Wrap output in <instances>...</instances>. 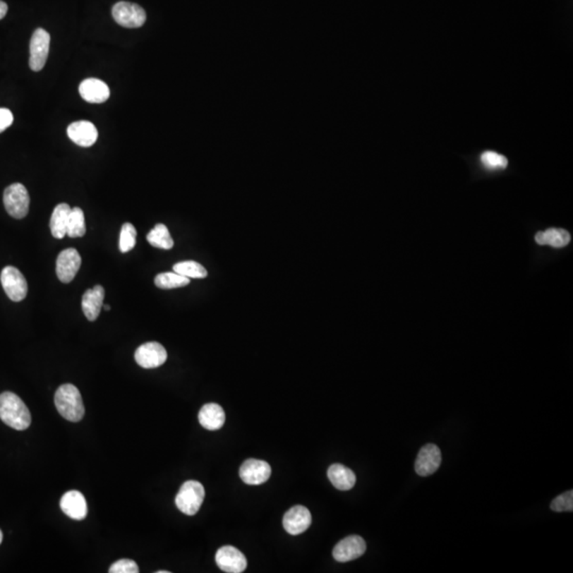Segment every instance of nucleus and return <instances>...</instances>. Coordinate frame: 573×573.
Listing matches in <instances>:
<instances>
[{"label":"nucleus","mask_w":573,"mask_h":573,"mask_svg":"<svg viewBox=\"0 0 573 573\" xmlns=\"http://www.w3.org/2000/svg\"><path fill=\"white\" fill-rule=\"evenodd\" d=\"M109 573H138V565L132 560H119L111 565Z\"/></svg>","instance_id":"obj_30"},{"label":"nucleus","mask_w":573,"mask_h":573,"mask_svg":"<svg viewBox=\"0 0 573 573\" xmlns=\"http://www.w3.org/2000/svg\"><path fill=\"white\" fill-rule=\"evenodd\" d=\"M86 233L85 218L81 208H71L67 224V236L71 238L83 237Z\"/></svg>","instance_id":"obj_25"},{"label":"nucleus","mask_w":573,"mask_h":573,"mask_svg":"<svg viewBox=\"0 0 573 573\" xmlns=\"http://www.w3.org/2000/svg\"><path fill=\"white\" fill-rule=\"evenodd\" d=\"M67 135L78 146L88 148L98 139V130L92 122L81 120L69 124Z\"/></svg>","instance_id":"obj_15"},{"label":"nucleus","mask_w":573,"mask_h":573,"mask_svg":"<svg viewBox=\"0 0 573 573\" xmlns=\"http://www.w3.org/2000/svg\"><path fill=\"white\" fill-rule=\"evenodd\" d=\"M328 479L334 488L340 490H349L355 486L356 475L344 465L334 464L328 469Z\"/></svg>","instance_id":"obj_20"},{"label":"nucleus","mask_w":573,"mask_h":573,"mask_svg":"<svg viewBox=\"0 0 573 573\" xmlns=\"http://www.w3.org/2000/svg\"><path fill=\"white\" fill-rule=\"evenodd\" d=\"M60 507L63 513L73 519L83 520L88 516V503L85 497L78 490L65 493L61 498Z\"/></svg>","instance_id":"obj_16"},{"label":"nucleus","mask_w":573,"mask_h":573,"mask_svg":"<svg viewBox=\"0 0 573 573\" xmlns=\"http://www.w3.org/2000/svg\"><path fill=\"white\" fill-rule=\"evenodd\" d=\"M13 114L10 109H0V133L7 130L13 123Z\"/></svg>","instance_id":"obj_31"},{"label":"nucleus","mask_w":573,"mask_h":573,"mask_svg":"<svg viewBox=\"0 0 573 573\" xmlns=\"http://www.w3.org/2000/svg\"><path fill=\"white\" fill-rule=\"evenodd\" d=\"M147 240L151 246L163 248V250H170L174 246V239H172L167 227L164 224L155 225V229L147 236Z\"/></svg>","instance_id":"obj_23"},{"label":"nucleus","mask_w":573,"mask_h":573,"mask_svg":"<svg viewBox=\"0 0 573 573\" xmlns=\"http://www.w3.org/2000/svg\"><path fill=\"white\" fill-rule=\"evenodd\" d=\"M480 161H481L482 165L488 170L505 169L509 164L505 155H499L495 151H485L482 153Z\"/></svg>","instance_id":"obj_28"},{"label":"nucleus","mask_w":573,"mask_h":573,"mask_svg":"<svg viewBox=\"0 0 573 573\" xmlns=\"http://www.w3.org/2000/svg\"><path fill=\"white\" fill-rule=\"evenodd\" d=\"M442 463V454L435 444H428L419 450L415 461V471L421 477H428L439 469Z\"/></svg>","instance_id":"obj_11"},{"label":"nucleus","mask_w":573,"mask_h":573,"mask_svg":"<svg viewBox=\"0 0 573 573\" xmlns=\"http://www.w3.org/2000/svg\"><path fill=\"white\" fill-rule=\"evenodd\" d=\"M82 259L76 248L62 251L56 259V275L64 284H68L77 275Z\"/></svg>","instance_id":"obj_13"},{"label":"nucleus","mask_w":573,"mask_h":573,"mask_svg":"<svg viewBox=\"0 0 573 573\" xmlns=\"http://www.w3.org/2000/svg\"><path fill=\"white\" fill-rule=\"evenodd\" d=\"M155 282L159 289H176L187 286L191 282V278L180 275L176 272H166L159 274L155 277Z\"/></svg>","instance_id":"obj_24"},{"label":"nucleus","mask_w":573,"mask_h":573,"mask_svg":"<svg viewBox=\"0 0 573 573\" xmlns=\"http://www.w3.org/2000/svg\"><path fill=\"white\" fill-rule=\"evenodd\" d=\"M271 466L265 461L248 459L239 469L242 481L248 485H259L265 483L271 477Z\"/></svg>","instance_id":"obj_12"},{"label":"nucleus","mask_w":573,"mask_h":573,"mask_svg":"<svg viewBox=\"0 0 573 573\" xmlns=\"http://www.w3.org/2000/svg\"><path fill=\"white\" fill-rule=\"evenodd\" d=\"M366 551V543L359 535H351L345 537L337 543L332 555L337 562H346L357 560Z\"/></svg>","instance_id":"obj_9"},{"label":"nucleus","mask_w":573,"mask_h":573,"mask_svg":"<svg viewBox=\"0 0 573 573\" xmlns=\"http://www.w3.org/2000/svg\"><path fill=\"white\" fill-rule=\"evenodd\" d=\"M4 534L3 531L0 530V543H3Z\"/></svg>","instance_id":"obj_33"},{"label":"nucleus","mask_w":573,"mask_h":573,"mask_svg":"<svg viewBox=\"0 0 573 573\" xmlns=\"http://www.w3.org/2000/svg\"><path fill=\"white\" fill-rule=\"evenodd\" d=\"M79 92L84 100L90 103H103L109 98V86L107 83L95 78L84 80L79 86Z\"/></svg>","instance_id":"obj_17"},{"label":"nucleus","mask_w":573,"mask_h":573,"mask_svg":"<svg viewBox=\"0 0 573 573\" xmlns=\"http://www.w3.org/2000/svg\"><path fill=\"white\" fill-rule=\"evenodd\" d=\"M216 562L221 570L227 573L243 572L248 566L246 556L233 545H224L217 551Z\"/></svg>","instance_id":"obj_10"},{"label":"nucleus","mask_w":573,"mask_h":573,"mask_svg":"<svg viewBox=\"0 0 573 573\" xmlns=\"http://www.w3.org/2000/svg\"><path fill=\"white\" fill-rule=\"evenodd\" d=\"M205 497V490L200 482H185L176 497V505L185 515L193 516L199 512Z\"/></svg>","instance_id":"obj_3"},{"label":"nucleus","mask_w":573,"mask_h":573,"mask_svg":"<svg viewBox=\"0 0 573 573\" xmlns=\"http://www.w3.org/2000/svg\"><path fill=\"white\" fill-rule=\"evenodd\" d=\"M102 307L105 309V310H111V307H109V305H103Z\"/></svg>","instance_id":"obj_34"},{"label":"nucleus","mask_w":573,"mask_h":573,"mask_svg":"<svg viewBox=\"0 0 573 573\" xmlns=\"http://www.w3.org/2000/svg\"><path fill=\"white\" fill-rule=\"evenodd\" d=\"M176 273L188 278H205L207 276V270L197 261H181L174 265Z\"/></svg>","instance_id":"obj_26"},{"label":"nucleus","mask_w":573,"mask_h":573,"mask_svg":"<svg viewBox=\"0 0 573 573\" xmlns=\"http://www.w3.org/2000/svg\"><path fill=\"white\" fill-rule=\"evenodd\" d=\"M8 12V5L4 1L0 0V20H3L6 16H7Z\"/></svg>","instance_id":"obj_32"},{"label":"nucleus","mask_w":573,"mask_h":573,"mask_svg":"<svg viewBox=\"0 0 573 573\" xmlns=\"http://www.w3.org/2000/svg\"><path fill=\"white\" fill-rule=\"evenodd\" d=\"M167 351L157 342L140 345L135 351V361L143 368H155L163 366L167 360Z\"/></svg>","instance_id":"obj_8"},{"label":"nucleus","mask_w":573,"mask_h":573,"mask_svg":"<svg viewBox=\"0 0 573 573\" xmlns=\"http://www.w3.org/2000/svg\"><path fill=\"white\" fill-rule=\"evenodd\" d=\"M552 511L558 512H572L573 511V492L568 490L564 494L560 495L556 497L551 502Z\"/></svg>","instance_id":"obj_29"},{"label":"nucleus","mask_w":573,"mask_h":573,"mask_svg":"<svg viewBox=\"0 0 573 573\" xmlns=\"http://www.w3.org/2000/svg\"><path fill=\"white\" fill-rule=\"evenodd\" d=\"M54 404L59 413L67 421L77 423L83 418L85 409L81 394L77 387L71 383L61 385L56 390Z\"/></svg>","instance_id":"obj_2"},{"label":"nucleus","mask_w":573,"mask_h":573,"mask_svg":"<svg viewBox=\"0 0 573 573\" xmlns=\"http://www.w3.org/2000/svg\"><path fill=\"white\" fill-rule=\"evenodd\" d=\"M157 573H169V571H157Z\"/></svg>","instance_id":"obj_35"},{"label":"nucleus","mask_w":573,"mask_h":573,"mask_svg":"<svg viewBox=\"0 0 573 573\" xmlns=\"http://www.w3.org/2000/svg\"><path fill=\"white\" fill-rule=\"evenodd\" d=\"M4 204L10 216L23 219L28 215L30 197L28 191L20 183L10 185L4 193Z\"/></svg>","instance_id":"obj_4"},{"label":"nucleus","mask_w":573,"mask_h":573,"mask_svg":"<svg viewBox=\"0 0 573 573\" xmlns=\"http://www.w3.org/2000/svg\"><path fill=\"white\" fill-rule=\"evenodd\" d=\"M71 206L66 203L59 204L52 212L50 219V231L52 236L56 239H62L67 234V224H68L69 214H71Z\"/></svg>","instance_id":"obj_21"},{"label":"nucleus","mask_w":573,"mask_h":573,"mask_svg":"<svg viewBox=\"0 0 573 573\" xmlns=\"http://www.w3.org/2000/svg\"><path fill=\"white\" fill-rule=\"evenodd\" d=\"M0 418L16 430H26L31 423V414L25 402L12 392L0 394Z\"/></svg>","instance_id":"obj_1"},{"label":"nucleus","mask_w":573,"mask_h":573,"mask_svg":"<svg viewBox=\"0 0 573 573\" xmlns=\"http://www.w3.org/2000/svg\"><path fill=\"white\" fill-rule=\"evenodd\" d=\"M570 234L562 229H549L545 231H539L535 236V241L539 246H550L552 248H564L570 242Z\"/></svg>","instance_id":"obj_22"},{"label":"nucleus","mask_w":573,"mask_h":573,"mask_svg":"<svg viewBox=\"0 0 573 573\" xmlns=\"http://www.w3.org/2000/svg\"><path fill=\"white\" fill-rule=\"evenodd\" d=\"M105 291L103 286L97 284L92 289H88L82 298V309L88 321L94 322L100 315L101 308L104 301Z\"/></svg>","instance_id":"obj_18"},{"label":"nucleus","mask_w":573,"mask_h":573,"mask_svg":"<svg viewBox=\"0 0 573 573\" xmlns=\"http://www.w3.org/2000/svg\"><path fill=\"white\" fill-rule=\"evenodd\" d=\"M0 280L10 300L22 302L28 294V284L22 272L16 267H6L0 274Z\"/></svg>","instance_id":"obj_6"},{"label":"nucleus","mask_w":573,"mask_h":573,"mask_svg":"<svg viewBox=\"0 0 573 573\" xmlns=\"http://www.w3.org/2000/svg\"><path fill=\"white\" fill-rule=\"evenodd\" d=\"M313 522L310 512L303 505H296L284 514L282 524L290 535H300L310 526Z\"/></svg>","instance_id":"obj_14"},{"label":"nucleus","mask_w":573,"mask_h":573,"mask_svg":"<svg viewBox=\"0 0 573 573\" xmlns=\"http://www.w3.org/2000/svg\"><path fill=\"white\" fill-rule=\"evenodd\" d=\"M114 20L124 28H139L147 20L146 11L136 4L119 1L111 9Z\"/></svg>","instance_id":"obj_5"},{"label":"nucleus","mask_w":573,"mask_h":573,"mask_svg":"<svg viewBox=\"0 0 573 573\" xmlns=\"http://www.w3.org/2000/svg\"><path fill=\"white\" fill-rule=\"evenodd\" d=\"M199 421L202 427L215 431L224 425L225 413L217 404H207L202 406L199 412Z\"/></svg>","instance_id":"obj_19"},{"label":"nucleus","mask_w":573,"mask_h":573,"mask_svg":"<svg viewBox=\"0 0 573 573\" xmlns=\"http://www.w3.org/2000/svg\"><path fill=\"white\" fill-rule=\"evenodd\" d=\"M137 231L134 225L131 223H124L120 231L119 250L122 253H128L134 248L136 244Z\"/></svg>","instance_id":"obj_27"},{"label":"nucleus","mask_w":573,"mask_h":573,"mask_svg":"<svg viewBox=\"0 0 573 573\" xmlns=\"http://www.w3.org/2000/svg\"><path fill=\"white\" fill-rule=\"evenodd\" d=\"M50 35L39 28L33 33L30 42V60L29 65L33 71H41L45 66L49 54Z\"/></svg>","instance_id":"obj_7"}]
</instances>
